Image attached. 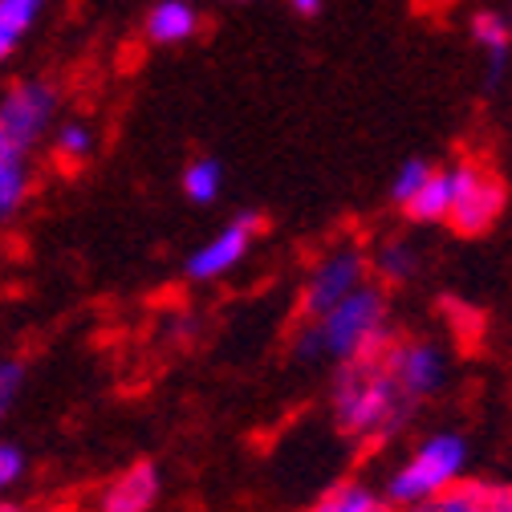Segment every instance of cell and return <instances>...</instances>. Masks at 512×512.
<instances>
[{
    "label": "cell",
    "mask_w": 512,
    "mask_h": 512,
    "mask_svg": "<svg viewBox=\"0 0 512 512\" xmlns=\"http://www.w3.org/2000/svg\"><path fill=\"white\" fill-rule=\"evenodd\" d=\"M387 342H391V301L378 285L366 281L322 317H309L293 338V354L301 362H317V358L354 362L366 354H382Z\"/></svg>",
    "instance_id": "cell-1"
},
{
    "label": "cell",
    "mask_w": 512,
    "mask_h": 512,
    "mask_svg": "<svg viewBox=\"0 0 512 512\" xmlns=\"http://www.w3.org/2000/svg\"><path fill=\"white\" fill-rule=\"evenodd\" d=\"M415 407L399 395L382 354H366L354 362H338L330 382V415L334 427L350 439H382L407 423Z\"/></svg>",
    "instance_id": "cell-2"
},
{
    "label": "cell",
    "mask_w": 512,
    "mask_h": 512,
    "mask_svg": "<svg viewBox=\"0 0 512 512\" xmlns=\"http://www.w3.org/2000/svg\"><path fill=\"white\" fill-rule=\"evenodd\" d=\"M464 472H468V439L460 431H435L387 476L382 496L391 504H431L456 480H464Z\"/></svg>",
    "instance_id": "cell-3"
},
{
    "label": "cell",
    "mask_w": 512,
    "mask_h": 512,
    "mask_svg": "<svg viewBox=\"0 0 512 512\" xmlns=\"http://www.w3.org/2000/svg\"><path fill=\"white\" fill-rule=\"evenodd\" d=\"M447 175H452V204H447V220H452V228L464 232V236L488 232L504 216V204H508L504 183L488 167H476V163H460Z\"/></svg>",
    "instance_id": "cell-4"
},
{
    "label": "cell",
    "mask_w": 512,
    "mask_h": 512,
    "mask_svg": "<svg viewBox=\"0 0 512 512\" xmlns=\"http://www.w3.org/2000/svg\"><path fill=\"white\" fill-rule=\"evenodd\" d=\"M382 362H387L399 395L411 407L435 399L447 387V370H452V362H447V350L439 342H431V338L387 342V350H382Z\"/></svg>",
    "instance_id": "cell-5"
},
{
    "label": "cell",
    "mask_w": 512,
    "mask_h": 512,
    "mask_svg": "<svg viewBox=\"0 0 512 512\" xmlns=\"http://www.w3.org/2000/svg\"><path fill=\"white\" fill-rule=\"evenodd\" d=\"M57 122V86L45 78H25L13 82L0 94V131H5L17 147L33 151Z\"/></svg>",
    "instance_id": "cell-6"
},
{
    "label": "cell",
    "mask_w": 512,
    "mask_h": 512,
    "mask_svg": "<svg viewBox=\"0 0 512 512\" xmlns=\"http://www.w3.org/2000/svg\"><path fill=\"white\" fill-rule=\"evenodd\" d=\"M366 273H370V261L358 252V248H338V252H326L317 261L301 285V322L309 317H322L326 309H334L338 301H346L354 289L366 285Z\"/></svg>",
    "instance_id": "cell-7"
},
{
    "label": "cell",
    "mask_w": 512,
    "mask_h": 512,
    "mask_svg": "<svg viewBox=\"0 0 512 512\" xmlns=\"http://www.w3.org/2000/svg\"><path fill=\"white\" fill-rule=\"evenodd\" d=\"M256 232H261V220H256V216L228 220L216 236H208L196 252L187 256V277L191 281H220V277H228L232 269L244 265V256L256 244Z\"/></svg>",
    "instance_id": "cell-8"
},
{
    "label": "cell",
    "mask_w": 512,
    "mask_h": 512,
    "mask_svg": "<svg viewBox=\"0 0 512 512\" xmlns=\"http://www.w3.org/2000/svg\"><path fill=\"white\" fill-rule=\"evenodd\" d=\"M159 492H163L159 468L151 460H139L106 480V488L98 492V512H151L159 504Z\"/></svg>",
    "instance_id": "cell-9"
},
{
    "label": "cell",
    "mask_w": 512,
    "mask_h": 512,
    "mask_svg": "<svg viewBox=\"0 0 512 512\" xmlns=\"http://www.w3.org/2000/svg\"><path fill=\"white\" fill-rule=\"evenodd\" d=\"M435 512H512V484L496 480H456L443 496L431 500Z\"/></svg>",
    "instance_id": "cell-10"
},
{
    "label": "cell",
    "mask_w": 512,
    "mask_h": 512,
    "mask_svg": "<svg viewBox=\"0 0 512 512\" xmlns=\"http://www.w3.org/2000/svg\"><path fill=\"white\" fill-rule=\"evenodd\" d=\"M33 187V171H29V151L17 147L5 131H0V220H13Z\"/></svg>",
    "instance_id": "cell-11"
},
{
    "label": "cell",
    "mask_w": 512,
    "mask_h": 512,
    "mask_svg": "<svg viewBox=\"0 0 512 512\" xmlns=\"http://www.w3.org/2000/svg\"><path fill=\"white\" fill-rule=\"evenodd\" d=\"M143 33L151 45H183L200 33V13L191 0H159L143 21Z\"/></svg>",
    "instance_id": "cell-12"
},
{
    "label": "cell",
    "mask_w": 512,
    "mask_h": 512,
    "mask_svg": "<svg viewBox=\"0 0 512 512\" xmlns=\"http://www.w3.org/2000/svg\"><path fill=\"white\" fill-rule=\"evenodd\" d=\"M472 41L484 49L488 57V86H496L504 78V66H508V49H512V25L508 17H500L496 9H480L472 17Z\"/></svg>",
    "instance_id": "cell-13"
},
{
    "label": "cell",
    "mask_w": 512,
    "mask_h": 512,
    "mask_svg": "<svg viewBox=\"0 0 512 512\" xmlns=\"http://www.w3.org/2000/svg\"><path fill=\"white\" fill-rule=\"evenodd\" d=\"M49 0H0V66L25 45V37L37 29Z\"/></svg>",
    "instance_id": "cell-14"
},
{
    "label": "cell",
    "mask_w": 512,
    "mask_h": 512,
    "mask_svg": "<svg viewBox=\"0 0 512 512\" xmlns=\"http://www.w3.org/2000/svg\"><path fill=\"white\" fill-rule=\"evenodd\" d=\"M98 139H94V126L86 118H66V122H53L49 131V151L61 167H82L94 155Z\"/></svg>",
    "instance_id": "cell-15"
},
{
    "label": "cell",
    "mask_w": 512,
    "mask_h": 512,
    "mask_svg": "<svg viewBox=\"0 0 512 512\" xmlns=\"http://www.w3.org/2000/svg\"><path fill=\"white\" fill-rule=\"evenodd\" d=\"M447 204H452V175L431 167V175L423 179V187L415 191V196L403 208H407V216L415 224H439V220H447Z\"/></svg>",
    "instance_id": "cell-16"
},
{
    "label": "cell",
    "mask_w": 512,
    "mask_h": 512,
    "mask_svg": "<svg viewBox=\"0 0 512 512\" xmlns=\"http://www.w3.org/2000/svg\"><path fill=\"white\" fill-rule=\"evenodd\" d=\"M370 265L387 285H403L419 273V248L411 240H387V244H378Z\"/></svg>",
    "instance_id": "cell-17"
},
{
    "label": "cell",
    "mask_w": 512,
    "mask_h": 512,
    "mask_svg": "<svg viewBox=\"0 0 512 512\" xmlns=\"http://www.w3.org/2000/svg\"><path fill=\"white\" fill-rule=\"evenodd\" d=\"M220 187H224V167L216 159L187 163V171H183V196L191 204H212L220 196Z\"/></svg>",
    "instance_id": "cell-18"
},
{
    "label": "cell",
    "mask_w": 512,
    "mask_h": 512,
    "mask_svg": "<svg viewBox=\"0 0 512 512\" xmlns=\"http://www.w3.org/2000/svg\"><path fill=\"white\" fill-rule=\"evenodd\" d=\"M334 504H338V512H391L387 496L374 492L370 484H354V480L334 488Z\"/></svg>",
    "instance_id": "cell-19"
},
{
    "label": "cell",
    "mask_w": 512,
    "mask_h": 512,
    "mask_svg": "<svg viewBox=\"0 0 512 512\" xmlns=\"http://www.w3.org/2000/svg\"><path fill=\"white\" fill-rule=\"evenodd\" d=\"M427 175H431V163H427V159H407V163L395 171V179H391V200L403 208V204L415 196V191L423 187Z\"/></svg>",
    "instance_id": "cell-20"
},
{
    "label": "cell",
    "mask_w": 512,
    "mask_h": 512,
    "mask_svg": "<svg viewBox=\"0 0 512 512\" xmlns=\"http://www.w3.org/2000/svg\"><path fill=\"white\" fill-rule=\"evenodd\" d=\"M21 391H25V366L13 358H0V423H5L9 411L17 407Z\"/></svg>",
    "instance_id": "cell-21"
},
{
    "label": "cell",
    "mask_w": 512,
    "mask_h": 512,
    "mask_svg": "<svg viewBox=\"0 0 512 512\" xmlns=\"http://www.w3.org/2000/svg\"><path fill=\"white\" fill-rule=\"evenodd\" d=\"M21 472H25V456L17 452L13 443H0V496L21 480Z\"/></svg>",
    "instance_id": "cell-22"
},
{
    "label": "cell",
    "mask_w": 512,
    "mask_h": 512,
    "mask_svg": "<svg viewBox=\"0 0 512 512\" xmlns=\"http://www.w3.org/2000/svg\"><path fill=\"white\" fill-rule=\"evenodd\" d=\"M301 512H338V504H334V488H330L326 496H317L313 504H305Z\"/></svg>",
    "instance_id": "cell-23"
},
{
    "label": "cell",
    "mask_w": 512,
    "mask_h": 512,
    "mask_svg": "<svg viewBox=\"0 0 512 512\" xmlns=\"http://www.w3.org/2000/svg\"><path fill=\"white\" fill-rule=\"evenodd\" d=\"M289 9L301 13V17H317L322 13V0H289Z\"/></svg>",
    "instance_id": "cell-24"
},
{
    "label": "cell",
    "mask_w": 512,
    "mask_h": 512,
    "mask_svg": "<svg viewBox=\"0 0 512 512\" xmlns=\"http://www.w3.org/2000/svg\"><path fill=\"white\" fill-rule=\"evenodd\" d=\"M0 512H53V508H37V504H21V500H0Z\"/></svg>",
    "instance_id": "cell-25"
},
{
    "label": "cell",
    "mask_w": 512,
    "mask_h": 512,
    "mask_svg": "<svg viewBox=\"0 0 512 512\" xmlns=\"http://www.w3.org/2000/svg\"><path fill=\"white\" fill-rule=\"evenodd\" d=\"M391 512H435L431 504H391Z\"/></svg>",
    "instance_id": "cell-26"
},
{
    "label": "cell",
    "mask_w": 512,
    "mask_h": 512,
    "mask_svg": "<svg viewBox=\"0 0 512 512\" xmlns=\"http://www.w3.org/2000/svg\"><path fill=\"white\" fill-rule=\"evenodd\" d=\"M232 5H240V0H232Z\"/></svg>",
    "instance_id": "cell-27"
},
{
    "label": "cell",
    "mask_w": 512,
    "mask_h": 512,
    "mask_svg": "<svg viewBox=\"0 0 512 512\" xmlns=\"http://www.w3.org/2000/svg\"><path fill=\"white\" fill-rule=\"evenodd\" d=\"M508 25H512V17H508Z\"/></svg>",
    "instance_id": "cell-28"
}]
</instances>
